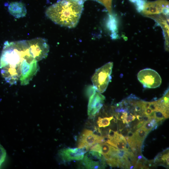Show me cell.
I'll return each instance as SVG.
<instances>
[{
	"mask_svg": "<svg viewBox=\"0 0 169 169\" xmlns=\"http://www.w3.org/2000/svg\"><path fill=\"white\" fill-rule=\"evenodd\" d=\"M37 62L28 40L4 42L0 68L2 76L10 84H16L19 80L22 85L28 84L38 70Z\"/></svg>",
	"mask_w": 169,
	"mask_h": 169,
	"instance_id": "1",
	"label": "cell"
},
{
	"mask_svg": "<svg viewBox=\"0 0 169 169\" xmlns=\"http://www.w3.org/2000/svg\"><path fill=\"white\" fill-rule=\"evenodd\" d=\"M84 3L83 0H60L49 7L45 14L56 24L74 28L82 15Z\"/></svg>",
	"mask_w": 169,
	"mask_h": 169,
	"instance_id": "2",
	"label": "cell"
},
{
	"mask_svg": "<svg viewBox=\"0 0 169 169\" xmlns=\"http://www.w3.org/2000/svg\"><path fill=\"white\" fill-rule=\"evenodd\" d=\"M113 66L112 62L108 63L96 70L92 78L94 87L100 93L104 92L111 79Z\"/></svg>",
	"mask_w": 169,
	"mask_h": 169,
	"instance_id": "3",
	"label": "cell"
},
{
	"mask_svg": "<svg viewBox=\"0 0 169 169\" xmlns=\"http://www.w3.org/2000/svg\"><path fill=\"white\" fill-rule=\"evenodd\" d=\"M138 78L146 88H156L162 83V79L159 74L156 71L151 69L147 68L140 71L138 73Z\"/></svg>",
	"mask_w": 169,
	"mask_h": 169,
	"instance_id": "4",
	"label": "cell"
},
{
	"mask_svg": "<svg viewBox=\"0 0 169 169\" xmlns=\"http://www.w3.org/2000/svg\"><path fill=\"white\" fill-rule=\"evenodd\" d=\"M31 52L37 62L46 58L49 51V46L46 40L37 38L28 40Z\"/></svg>",
	"mask_w": 169,
	"mask_h": 169,
	"instance_id": "5",
	"label": "cell"
},
{
	"mask_svg": "<svg viewBox=\"0 0 169 169\" xmlns=\"http://www.w3.org/2000/svg\"><path fill=\"white\" fill-rule=\"evenodd\" d=\"M106 137L95 134L90 130H85L81 134L78 140V147L84 148L89 150L94 145L106 142Z\"/></svg>",
	"mask_w": 169,
	"mask_h": 169,
	"instance_id": "6",
	"label": "cell"
},
{
	"mask_svg": "<svg viewBox=\"0 0 169 169\" xmlns=\"http://www.w3.org/2000/svg\"><path fill=\"white\" fill-rule=\"evenodd\" d=\"M82 163L87 169H104L106 160L103 155L98 152L91 151L87 153L82 159Z\"/></svg>",
	"mask_w": 169,
	"mask_h": 169,
	"instance_id": "7",
	"label": "cell"
},
{
	"mask_svg": "<svg viewBox=\"0 0 169 169\" xmlns=\"http://www.w3.org/2000/svg\"><path fill=\"white\" fill-rule=\"evenodd\" d=\"M86 150L84 148H64L58 152V156L64 162L82 160Z\"/></svg>",
	"mask_w": 169,
	"mask_h": 169,
	"instance_id": "8",
	"label": "cell"
},
{
	"mask_svg": "<svg viewBox=\"0 0 169 169\" xmlns=\"http://www.w3.org/2000/svg\"><path fill=\"white\" fill-rule=\"evenodd\" d=\"M96 89L90 96L88 106V115L90 118L95 117L99 112L103 106L105 97L98 92Z\"/></svg>",
	"mask_w": 169,
	"mask_h": 169,
	"instance_id": "9",
	"label": "cell"
},
{
	"mask_svg": "<svg viewBox=\"0 0 169 169\" xmlns=\"http://www.w3.org/2000/svg\"><path fill=\"white\" fill-rule=\"evenodd\" d=\"M167 6H169V2L166 0H158L154 2H146L144 9L141 12L144 16L149 17L162 13L163 8Z\"/></svg>",
	"mask_w": 169,
	"mask_h": 169,
	"instance_id": "10",
	"label": "cell"
},
{
	"mask_svg": "<svg viewBox=\"0 0 169 169\" xmlns=\"http://www.w3.org/2000/svg\"><path fill=\"white\" fill-rule=\"evenodd\" d=\"M9 11L11 15L16 18L25 17L27 10L25 4L20 2L11 3L8 6Z\"/></svg>",
	"mask_w": 169,
	"mask_h": 169,
	"instance_id": "11",
	"label": "cell"
},
{
	"mask_svg": "<svg viewBox=\"0 0 169 169\" xmlns=\"http://www.w3.org/2000/svg\"><path fill=\"white\" fill-rule=\"evenodd\" d=\"M135 133V139L143 142L148 133L143 127H140L136 131Z\"/></svg>",
	"mask_w": 169,
	"mask_h": 169,
	"instance_id": "12",
	"label": "cell"
},
{
	"mask_svg": "<svg viewBox=\"0 0 169 169\" xmlns=\"http://www.w3.org/2000/svg\"><path fill=\"white\" fill-rule=\"evenodd\" d=\"M113 118V116L103 118L99 117L97 121V124L99 127H105L109 126L110 124L111 121Z\"/></svg>",
	"mask_w": 169,
	"mask_h": 169,
	"instance_id": "13",
	"label": "cell"
},
{
	"mask_svg": "<svg viewBox=\"0 0 169 169\" xmlns=\"http://www.w3.org/2000/svg\"><path fill=\"white\" fill-rule=\"evenodd\" d=\"M146 2L145 0H137L135 3V6L138 12H140L142 11L144 9Z\"/></svg>",
	"mask_w": 169,
	"mask_h": 169,
	"instance_id": "14",
	"label": "cell"
},
{
	"mask_svg": "<svg viewBox=\"0 0 169 169\" xmlns=\"http://www.w3.org/2000/svg\"><path fill=\"white\" fill-rule=\"evenodd\" d=\"M6 155V152L4 148L0 144V168L4 161Z\"/></svg>",
	"mask_w": 169,
	"mask_h": 169,
	"instance_id": "15",
	"label": "cell"
},
{
	"mask_svg": "<svg viewBox=\"0 0 169 169\" xmlns=\"http://www.w3.org/2000/svg\"><path fill=\"white\" fill-rule=\"evenodd\" d=\"M141 127L149 133L152 130L154 127L150 121L145 122Z\"/></svg>",
	"mask_w": 169,
	"mask_h": 169,
	"instance_id": "16",
	"label": "cell"
},
{
	"mask_svg": "<svg viewBox=\"0 0 169 169\" xmlns=\"http://www.w3.org/2000/svg\"><path fill=\"white\" fill-rule=\"evenodd\" d=\"M128 115H129L127 116L125 121L124 124H128L134 121L136 118V115H133L131 113H128Z\"/></svg>",
	"mask_w": 169,
	"mask_h": 169,
	"instance_id": "17",
	"label": "cell"
},
{
	"mask_svg": "<svg viewBox=\"0 0 169 169\" xmlns=\"http://www.w3.org/2000/svg\"><path fill=\"white\" fill-rule=\"evenodd\" d=\"M150 108L149 107L147 108L144 111V115L147 116H149L153 112Z\"/></svg>",
	"mask_w": 169,
	"mask_h": 169,
	"instance_id": "18",
	"label": "cell"
},
{
	"mask_svg": "<svg viewBox=\"0 0 169 169\" xmlns=\"http://www.w3.org/2000/svg\"><path fill=\"white\" fill-rule=\"evenodd\" d=\"M127 136L132 139H135V133L131 131H128Z\"/></svg>",
	"mask_w": 169,
	"mask_h": 169,
	"instance_id": "19",
	"label": "cell"
},
{
	"mask_svg": "<svg viewBox=\"0 0 169 169\" xmlns=\"http://www.w3.org/2000/svg\"><path fill=\"white\" fill-rule=\"evenodd\" d=\"M144 165L143 164L137 162L136 165L134 167V169H142Z\"/></svg>",
	"mask_w": 169,
	"mask_h": 169,
	"instance_id": "20",
	"label": "cell"
},
{
	"mask_svg": "<svg viewBox=\"0 0 169 169\" xmlns=\"http://www.w3.org/2000/svg\"><path fill=\"white\" fill-rule=\"evenodd\" d=\"M144 123V121H140V122L138 123L136 126L137 130H138V128L142 126Z\"/></svg>",
	"mask_w": 169,
	"mask_h": 169,
	"instance_id": "21",
	"label": "cell"
},
{
	"mask_svg": "<svg viewBox=\"0 0 169 169\" xmlns=\"http://www.w3.org/2000/svg\"><path fill=\"white\" fill-rule=\"evenodd\" d=\"M130 1L133 3H135L136 2L137 0H129Z\"/></svg>",
	"mask_w": 169,
	"mask_h": 169,
	"instance_id": "22",
	"label": "cell"
}]
</instances>
